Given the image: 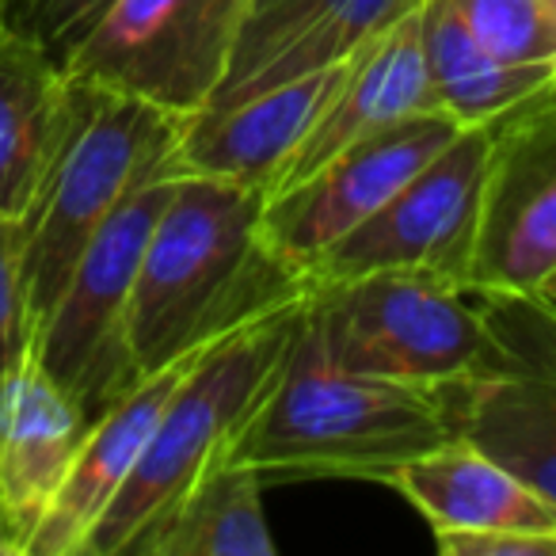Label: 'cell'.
<instances>
[{
	"instance_id": "cell-1",
	"label": "cell",
	"mask_w": 556,
	"mask_h": 556,
	"mask_svg": "<svg viewBox=\"0 0 556 556\" xmlns=\"http://www.w3.org/2000/svg\"><path fill=\"white\" fill-rule=\"evenodd\" d=\"M263 206L255 187L176 176L134 278L130 348L141 378L313 290L267 244Z\"/></svg>"
},
{
	"instance_id": "cell-2",
	"label": "cell",
	"mask_w": 556,
	"mask_h": 556,
	"mask_svg": "<svg viewBox=\"0 0 556 556\" xmlns=\"http://www.w3.org/2000/svg\"><path fill=\"white\" fill-rule=\"evenodd\" d=\"M313 294V290H309ZM446 389H419L340 366L305 302L290 358L222 465L270 480H370L389 484L424 450L454 439Z\"/></svg>"
},
{
	"instance_id": "cell-3",
	"label": "cell",
	"mask_w": 556,
	"mask_h": 556,
	"mask_svg": "<svg viewBox=\"0 0 556 556\" xmlns=\"http://www.w3.org/2000/svg\"><path fill=\"white\" fill-rule=\"evenodd\" d=\"M309 294L248 320L214 340L172 393L146 454L103 518L92 526L80 556H123L146 530H153L210 469L225 462L229 446L267 389L278 381L298 340Z\"/></svg>"
},
{
	"instance_id": "cell-4",
	"label": "cell",
	"mask_w": 556,
	"mask_h": 556,
	"mask_svg": "<svg viewBox=\"0 0 556 556\" xmlns=\"http://www.w3.org/2000/svg\"><path fill=\"white\" fill-rule=\"evenodd\" d=\"M184 123V115H172L146 100L85 85L77 126L39 202L24 217V282L35 336L103 222L123 206L134 187L164 172Z\"/></svg>"
},
{
	"instance_id": "cell-5",
	"label": "cell",
	"mask_w": 556,
	"mask_h": 556,
	"mask_svg": "<svg viewBox=\"0 0 556 556\" xmlns=\"http://www.w3.org/2000/svg\"><path fill=\"white\" fill-rule=\"evenodd\" d=\"M309 305L328 355L370 378L446 389L503 358L484 309L469 305L457 282L427 270H374L317 287Z\"/></svg>"
},
{
	"instance_id": "cell-6",
	"label": "cell",
	"mask_w": 556,
	"mask_h": 556,
	"mask_svg": "<svg viewBox=\"0 0 556 556\" xmlns=\"http://www.w3.org/2000/svg\"><path fill=\"white\" fill-rule=\"evenodd\" d=\"M176 191V176H149L103 222L73 267L62 298L35 336V363L92 419L123 401L141 381L130 348V302L141 252L161 210Z\"/></svg>"
},
{
	"instance_id": "cell-7",
	"label": "cell",
	"mask_w": 556,
	"mask_h": 556,
	"mask_svg": "<svg viewBox=\"0 0 556 556\" xmlns=\"http://www.w3.org/2000/svg\"><path fill=\"white\" fill-rule=\"evenodd\" d=\"M248 0H115L62 58L80 85L199 115L229 65Z\"/></svg>"
},
{
	"instance_id": "cell-8",
	"label": "cell",
	"mask_w": 556,
	"mask_h": 556,
	"mask_svg": "<svg viewBox=\"0 0 556 556\" xmlns=\"http://www.w3.org/2000/svg\"><path fill=\"white\" fill-rule=\"evenodd\" d=\"M492 126H465L381 210L336 240L309 267V287H332L374 270H427L465 290Z\"/></svg>"
},
{
	"instance_id": "cell-9",
	"label": "cell",
	"mask_w": 556,
	"mask_h": 556,
	"mask_svg": "<svg viewBox=\"0 0 556 556\" xmlns=\"http://www.w3.org/2000/svg\"><path fill=\"white\" fill-rule=\"evenodd\" d=\"M556 275V96L492 123L465 294L538 298Z\"/></svg>"
},
{
	"instance_id": "cell-10",
	"label": "cell",
	"mask_w": 556,
	"mask_h": 556,
	"mask_svg": "<svg viewBox=\"0 0 556 556\" xmlns=\"http://www.w3.org/2000/svg\"><path fill=\"white\" fill-rule=\"evenodd\" d=\"M465 126L442 108L416 111L408 118L381 126L313 172L305 184L275 194L263 206V237L294 270L309 278V267L381 210L419 168L434 161Z\"/></svg>"
},
{
	"instance_id": "cell-11",
	"label": "cell",
	"mask_w": 556,
	"mask_h": 556,
	"mask_svg": "<svg viewBox=\"0 0 556 556\" xmlns=\"http://www.w3.org/2000/svg\"><path fill=\"white\" fill-rule=\"evenodd\" d=\"M419 9L424 0H248L225 77L202 111L232 108L282 80L351 62Z\"/></svg>"
},
{
	"instance_id": "cell-12",
	"label": "cell",
	"mask_w": 556,
	"mask_h": 556,
	"mask_svg": "<svg viewBox=\"0 0 556 556\" xmlns=\"http://www.w3.org/2000/svg\"><path fill=\"white\" fill-rule=\"evenodd\" d=\"M355 58L305 73V77L282 80V85L267 88L252 100L232 103V108L191 115L184 123L176 149L164 161V176L232 179V184L255 187L267 194L282 164L309 134V126L336 100Z\"/></svg>"
},
{
	"instance_id": "cell-13",
	"label": "cell",
	"mask_w": 556,
	"mask_h": 556,
	"mask_svg": "<svg viewBox=\"0 0 556 556\" xmlns=\"http://www.w3.org/2000/svg\"><path fill=\"white\" fill-rule=\"evenodd\" d=\"M88 427L35 358L0 374V556H27Z\"/></svg>"
},
{
	"instance_id": "cell-14",
	"label": "cell",
	"mask_w": 556,
	"mask_h": 556,
	"mask_svg": "<svg viewBox=\"0 0 556 556\" xmlns=\"http://www.w3.org/2000/svg\"><path fill=\"white\" fill-rule=\"evenodd\" d=\"M210 348V343H206ZM176 358V363L161 366V370L146 374L123 401H115L100 419H92L85 442H80L77 457L70 465V477L58 488L54 503H50L47 518L39 522L31 538L27 556H80L92 526L103 518L118 488L134 472L138 457L146 454L149 434L156 431L164 408H168L172 393L179 381L191 374V366L202 358V351Z\"/></svg>"
},
{
	"instance_id": "cell-15",
	"label": "cell",
	"mask_w": 556,
	"mask_h": 556,
	"mask_svg": "<svg viewBox=\"0 0 556 556\" xmlns=\"http://www.w3.org/2000/svg\"><path fill=\"white\" fill-rule=\"evenodd\" d=\"M85 108L62 58L0 27V210L27 217Z\"/></svg>"
},
{
	"instance_id": "cell-16",
	"label": "cell",
	"mask_w": 556,
	"mask_h": 556,
	"mask_svg": "<svg viewBox=\"0 0 556 556\" xmlns=\"http://www.w3.org/2000/svg\"><path fill=\"white\" fill-rule=\"evenodd\" d=\"M431 108H439V103H434L431 80H427L424 39H419V12H412L408 20L389 27L378 42H370V47L355 58L343 88L325 108V115L309 126L302 146L290 153V161L282 164V172H278L267 199L287 194L290 187L305 184L313 172H320L328 161L348 153V149L358 146L363 138L378 134L381 126L416 115V111H431Z\"/></svg>"
},
{
	"instance_id": "cell-17",
	"label": "cell",
	"mask_w": 556,
	"mask_h": 556,
	"mask_svg": "<svg viewBox=\"0 0 556 556\" xmlns=\"http://www.w3.org/2000/svg\"><path fill=\"white\" fill-rule=\"evenodd\" d=\"M434 530L556 533V507L465 434L424 450L389 477Z\"/></svg>"
},
{
	"instance_id": "cell-18",
	"label": "cell",
	"mask_w": 556,
	"mask_h": 556,
	"mask_svg": "<svg viewBox=\"0 0 556 556\" xmlns=\"http://www.w3.org/2000/svg\"><path fill=\"white\" fill-rule=\"evenodd\" d=\"M446 401L457 434L556 507V378L503 355L492 370L446 386Z\"/></svg>"
},
{
	"instance_id": "cell-19",
	"label": "cell",
	"mask_w": 556,
	"mask_h": 556,
	"mask_svg": "<svg viewBox=\"0 0 556 556\" xmlns=\"http://www.w3.org/2000/svg\"><path fill=\"white\" fill-rule=\"evenodd\" d=\"M419 39L434 103L462 126H492L556 96V65H515L495 58L469 31L454 0H424Z\"/></svg>"
},
{
	"instance_id": "cell-20",
	"label": "cell",
	"mask_w": 556,
	"mask_h": 556,
	"mask_svg": "<svg viewBox=\"0 0 556 556\" xmlns=\"http://www.w3.org/2000/svg\"><path fill=\"white\" fill-rule=\"evenodd\" d=\"M134 556H275L263 515V480L244 465L210 469L153 530L130 545Z\"/></svg>"
},
{
	"instance_id": "cell-21",
	"label": "cell",
	"mask_w": 556,
	"mask_h": 556,
	"mask_svg": "<svg viewBox=\"0 0 556 556\" xmlns=\"http://www.w3.org/2000/svg\"><path fill=\"white\" fill-rule=\"evenodd\" d=\"M469 31L515 65H556V12L548 0H454Z\"/></svg>"
},
{
	"instance_id": "cell-22",
	"label": "cell",
	"mask_w": 556,
	"mask_h": 556,
	"mask_svg": "<svg viewBox=\"0 0 556 556\" xmlns=\"http://www.w3.org/2000/svg\"><path fill=\"white\" fill-rule=\"evenodd\" d=\"M24 217L0 210V374L35 358V320L24 282Z\"/></svg>"
},
{
	"instance_id": "cell-23",
	"label": "cell",
	"mask_w": 556,
	"mask_h": 556,
	"mask_svg": "<svg viewBox=\"0 0 556 556\" xmlns=\"http://www.w3.org/2000/svg\"><path fill=\"white\" fill-rule=\"evenodd\" d=\"M115 0H0V27L27 35L65 58Z\"/></svg>"
},
{
	"instance_id": "cell-24",
	"label": "cell",
	"mask_w": 556,
	"mask_h": 556,
	"mask_svg": "<svg viewBox=\"0 0 556 556\" xmlns=\"http://www.w3.org/2000/svg\"><path fill=\"white\" fill-rule=\"evenodd\" d=\"M484 317L503 355L556 378V313L533 298H484Z\"/></svg>"
},
{
	"instance_id": "cell-25",
	"label": "cell",
	"mask_w": 556,
	"mask_h": 556,
	"mask_svg": "<svg viewBox=\"0 0 556 556\" xmlns=\"http://www.w3.org/2000/svg\"><path fill=\"white\" fill-rule=\"evenodd\" d=\"M442 556H556V533L533 530H434Z\"/></svg>"
},
{
	"instance_id": "cell-26",
	"label": "cell",
	"mask_w": 556,
	"mask_h": 556,
	"mask_svg": "<svg viewBox=\"0 0 556 556\" xmlns=\"http://www.w3.org/2000/svg\"><path fill=\"white\" fill-rule=\"evenodd\" d=\"M533 302H541V305H545V309H553V313H556V275L548 278L545 287H541V294L533 298Z\"/></svg>"
}]
</instances>
